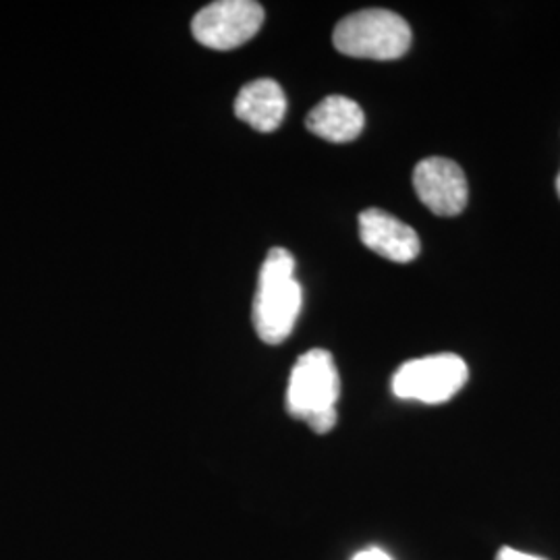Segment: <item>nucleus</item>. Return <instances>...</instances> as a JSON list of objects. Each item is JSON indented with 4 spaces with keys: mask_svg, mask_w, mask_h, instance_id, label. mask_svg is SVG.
<instances>
[{
    "mask_svg": "<svg viewBox=\"0 0 560 560\" xmlns=\"http://www.w3.org/2000/svg\"><path fill=\"white\" fill-rule=\"evenodd\" d=\"M301 305L303 291L295 279V258L291 252L275 247L261 264L254 301V326L258 337L268 345L282 342L293 332Z\"/></svg>",
    "mask_w": 560,
    "mask_h": 560,
    "instance_id": "1",
    "label": "nucleus"
},
{
    "mask_svg": "<svg viewBox=\"0 0 560 560\" xmlns=\"http://www.w3.org/2000/svg\"><path fill=\"white\" fill-rule=\"evenodd\" d=\"M340 397L339 370L324 349L303 353L289 378L287 409L293 418L307 421L316 434H326L337 423Z\"/></svg>",
    "mask_w": 560,
    "mask_h": 560,
    "instance_id": "2",
    "label": "nucleus"
},
{
    "mask_svg": "<svg viewBox=\"0 0 560 560\" xmlns=\"http://www.w3.org/2000/svg\"><path fill=\"white\" fill-rule=\"evenodd\" d=\"M332 42L353 59L395 60L409 50L411 27L393 11L365 9L339 21Z\"/></svg>",
    "mask_w": 560,
    "mask_h": 560,
    "instance_id": "3",
    "label": "nucleus"
},
{
    "mask_svg": "<svg viewBox=\"0 0 560 560\" xmlns=\"http://www.w3.org/2000/svg\"><path fill=\"white\" fill-rule=\"evenodd\" d=\"M469 368L453 353L430 355L402 363L393 376V393L405 400L441 405L467 384Z\"/></svg>",
    "mask_w": 560,
    "mask_h": 560,
    "instance_id": "4",
    "label": "nucleus"
},
{
    "mask_svg": "<svg viewBox=\"0 0 560 560\" xmlns=\"http://www.w3.org/2000/svg\"><path fill=\"white\" fill-rule=\"evenodd\" d=\"M264 9L254 0H219L191 21L194 38L212 50H233L260 32Z\"/></svg>",
    "mask_w": 560,
    "mask_h": 560,
    "instance_id": "5",
    "label": "nucleus"
},
{
    "mask_svg": "<svg viewBox=\"0 0 560 560\" xmlns=\"http://www.w3.org/2000/svg\"><path fill=\"white\" fill-rule=\"evenodd\" d=\"M413 185L421 203L439 217H457L467 206L469 187L457 162L423 159L413 171Z\"/></svg>",
    "mask_w": 560,
    "mask_h": 560,
    "instance_id": "6",
    "label": "nucleus"
},
{
    "mask_svg": "<svg viewBox=\"0 0 560 560\" xmlns=\"http://www.w3.org/2000/svg\"><path fill=\"white\" fill-rule=\"evenodd\" d=\"M360 237L368 249L386 260L407 264L420 256L418 233L381 208H368L361 212Z\"/></svg>",
    "mask_w": 560,
    "mask_h": 560,
    "instance_id": "7",
    "label": "nucleus"
},
{
    "mask_svg": "<svg viewBox=\"0 0 560 560\" xmlns=\"http://www.w3.org/2000/svg\"><path fill=\"white\" fill-rule=\"evenodd\" d=\"M235 115L256 131L270 133L287 115V96L275 80L252 81L237 94Z\"/></svg>",
    "mask_w": 560,
    "mask_h": 560,
    "instance_id": "8",
    "label": "nucleus"
},
{
    "mask_svg": "<svg viewBox=\"0 0 560 560\" xmlns=\"http://www.w3.org/2000/svg\"><path fill=\"white\" fill-rule=\"evenodd\" d=\"M363 125L365 117L360 104L345 96L324 98L305 119L307 131L332 143H347L360 138Z\"/></svg>",
    "mask_w": 560,
    "mask_h": 560,
    "instance_id": "9",
    "label": "nucleus"
},
{
    "mask_svg": "<svg viewBox=\"0 0 560 560\" xmlns=\"http://www.w3.org/2000/svg\"><path fill=\"white\" fill-rule=\"evenodd\" d=\"M497 560H546L540 557H534V555H525L520 552L515 548H501V552L497 555Z\"/></svg>",
    "mask_w": 560,
    "mask_h": 560,
    "instance_id": "10",
    "label": "nucleus"
},
{
    "mask_svg": "<svg viewBox=\"0 0 560 560\" xmlns=\"http://www.w3.org/2000/svg\"><path fill=\"white\" fill-rule=\"evenodd\" d=\"M353 560H393L384 550H381V548H368V550H363V552H360L358 557Z\"/></svg>",
    "mask_w": 560,
    "mask_h": 560,
    "instance_id": "11",
    "label": "nucleus"
},
{
    "mask_svg": "<svg viewBox=\"0 0 560 560\" xmlns=\"http://www.w3.org/2000/svg\"><path fill=\"white\" fill-rule=\"evenodd\" d=\"M557 194H559V198H560V173H559V177H557Z\"/></svg>",
    "mask_w": 560,
    "mask_h": 560,
    "instance_id": "12",
    "label": "nucleus"
}]
</instances>
